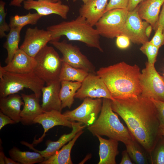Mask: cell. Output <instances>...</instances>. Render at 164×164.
<instances>
[{"label": "cell", "mask_w": 164, "mask_h": 164, "mask_svg": "<svg viewBox=\"0 0 164 164\" xmlns=\"http://www.w3.org/2000/svg\"><path fill=\"white\" fill-rule=\"evenodd\" d=\"M159 48L157 47L149 41L142 44L140 48V50L145 54L148 58V63L154 65L156 61Z\"/></svg>", "instance_id": "1f68e13d"}, {"label": "cell", "mask_w": 164, "mask_h": 164, "mask_svg": "<svg viewBox=\"0 0 164 164\" xmlns=\"http://www.w3.org/2000/svg\"><path fill=\"white\" fill-rule=\"evenodd\" d=\"M152 27L151 25L149 24L147 26L145 30V33L147 37L149 38L151 35L152 30Z\"/></svg>", "instance_id": "ee69618b"}, {"label": "cell", "mask_w": 164, "mask_h": 164, "mask_svg": "<svg viewBox=\"0 0 164 164\" xmlns=\"http://www.w3.org/2000/svg\"><path fill=\"white\" fill-rule=\"evenodd\" d=\"M23 28L12 27L6 35V40L3 46L7 51V56L5 63H9L12 60L15 54L19 49V44L20 40V34Z\"/></svg>", "instance_id": "4316f807"}, {"label": "cell", "mask_w": 164, "mask_h": 164, "mask_svg": "<svg viewBox=\"0 0 164 164\" xmlns=\"http://www.w3.org/2000/svg\"><path fill=\"white\" fill-rule=\"evenodd\" d=\"M158 25L161 26L164 30V3L162 5V9L159 15L158 19L154 29L155 30L156 27Z\"/></svg>", "instance_id": "ab89813d"}, {"label": "cell", "mask_w": 164, "mask_h": 164, "mask_svg": "<svg viewBox=\"0 0 164 164\" xmlns=\"http://www.w3.org/2000/svg\"><path fill=\"white\" fill-rule=\"evenodd\" d=\"M84 132L83 130L78 132L67 144L40 164H72L70 157L71 149L76 140Z\"/></svg>", "instance_id": "cb8c5ba5"}, {"label": "cell", "mask_w": 164, "mask_h": 164, "mask_svg": "<svg viewBox=\"0 0 164 164\" xmlns=\"http://www.w3.org/2000/svg\"><path fill=\"white\" fill-rule=\"evenodd\" d=\"M157 110L161 125H164V101L150 98Z\"/></svg>", "instance_id": "d590c367"}, {"label": "cell", "mask_w": 164, "mask_h": 164, "mask_svg": "<svg viewBox=\"0 0 164 164\" xmlns=\"http://www.w3.org/2000/svg\"><path fill=\"white\" fill-rule=\"evenodd\" d=\"M160 131L161 135L164 136V125H161Z\"/></svg>", "instance_id": "bcb514c9"}, {"label": "cell", "mask_w": 164, "mask_h": 164, "mask_svg": "<svg viewBox=\"0 0 164 164\" xmlns=\"http://www.w3.org/2000/svg\"><path fill=\"white\" fill-rule=\"evenodd\" d=\"M87 97L114 99L103 80L96 73H89L75 96V98L80 100Z\"/></svg>", "instance_id": "8fae6325"}, {"label": "cell", "mask_w": 164, "mask_h": 164, "mask_svg": "<svg viewBox=\"0 0 164 164\" xmlns=\"http://www.w3.org/2000/svg\"><path fill=\"white\" fill-rule=\"evenodd\" d=\"M164 3V0H144L137 7L142 19L150 24L154 29L158 19L161 7Z\"/></svg>", "instance_id": "7402d4cb"}, {"label": "cell", "mask_w": 164, "mask_h": 164, "mask_svg": "<svg viewBox=\"0 0 164 164\" xmlns=\"http://www.w3.org/2000/svg\"><path fill=\"white\" fill-rule=\"evenodd\" d=\"M116 43L117 47L121 49L128 48L130 45V39L127 36L121 34L117 37Z\"/></svg>", "instance_id": "8d00e7d4"}, {"label": "cell", "mask_w": 164, "mask_h": 164, "mask_svg": "<svg viewBox=\"0 0 164 164\" xmlns=\"http://www.w3.org/2000/svg\"><path fill=\"white\" fill-rule=\"evenodd\" d=\"M87 129L94 136H105L125 145L133 138L128 128L121 123L118 115L112 110L111 100L104 98L100 114Z\"/></svg>", "instance_id": "277c9868"}, {"label": "cell", "mask_w": 164, "mask_h": 164, "mask_svg": "<svg viewBox=\"0 0 164 164\" xmlns=\"http://www.w3.org/2000/svg\"><path fill=\"white\" fill-rule=\"evenodd\" d=\"M59 93L62 109L70 108L73 104L75 96L81 87L82 83L77 81H62Z\"/></svg>", "instance_id": "d4e9b609"}, {"label": "cell", "mask_w": 164, "mask_h": 164, "mask_svg": "<svg viewBox=\"0 0 164 164\" xmlns=\"http://www.w3.org/2000/svg\"><path fill=\"white\" fill-rule=\"evenodd\" d=\"M128 11L117 9L105 12L95 24L100 36L113 39L121 34Z\"/></svg>", "instance_id": "52a82bcc"}, {"label": "cell", "mask_w": 164, "mask_h": 164, "mask_svg": "<svg viewBox=\"0 0 164 164\" xmlns=\"http://www.w3.org/2000/svg\"><path fill=\"white\" fill-rule=\"evenodd\" d=\"M24 104L20 114V122L24 125L33 124V121L38 115L44 112L39 104V98L34 93L21 94Z\"/></svg>", "instance_id": "ac0fdd59"}, {"label": "cell", "mask_w": 164, "mask_h": 164, "mask_svg": "<svg viewBox=\"0 0 164 164\" xmlns=\"http://www.w3.org/2000/svg\"><path fill=\"white\" fill-rule=\"evenodd\" d=\"M42 16L38 13L29 12L26 15H15L11 16L10 19L9 25L11 28L19 27L23 28L28 25H35Z\"/></svg>", "instance_id": "f546056e"}, {"label": "cell", "mask_w": 164, "mask_h": 164, "mask_svg": "<svg viewBox=\"0 0 164 164\" xmlns=\"http://www.w3.org/2000/svg\"><path fill=\"white\" fill-rule=\"evenodd\" d=\"M155 33L149 41L155 46L160 48L164 45V30L160 25L157 26Z\"/></svg>", "instance_id": "836d02e7"}, {"label": "cell", "mask_w": 164, "mask_h": 164, "mask_svg": "<svg viewBox=\"0 0 164 164\" xmlns=\"http://www.w3.org/2000/svg\"><path fill=\"white\" fill-rule=\"evenodd\" d=\"M5 3L2 0L0 1V38H2L6 36L5 32L9 31L10 27L6 22L7 13L5 10Z\"/></svg>", "instance_id": "d6a6232c"}, {"label": "cell", "mask_w": 164, "mask_h": 164, "mask_svg": "<svg viewBox=\"0 0 164 164\" xmlns=\"http://www.w3.org/2000/svg\"><path fill=\"white\" fill-rule=\"evenodd\" d=\"M36 64L33 72L46 85L59 80L63 61L52 46L47 45L34 57Z\"/></svg>", "instance_id": "8992f818"}, {"label": "cell", "mask_w": 164, "mask_h": 164, "mask_svg": "<svg viewBox=\"0 0 164 164\" xmlns=\"http://www.w3.org/2000/svg\"><path fill=\"white\" fill-rule=\"evenodd\" d=\"M93 27L85 18L79 15L75 19L50 26L47 30L51 34V41H59L61 36H65L69 41H80L89 47L96 48L103 52L100 35Z\"/></svg>", "instance_id": "3957f363"}, {"label": "cell", "mask_w": 164, "mask_h": 164, "mask_svg": "<svg viewBox=\"0 0 164 164\" xmlns=\"http://www.w3.org/2000/svg\"><path fill=\"white\" fill-rule=\"evenodd\" d=\"M96 73L103 80L112 97L123 99L141 94V72L137 65L124 62L100 68Z\"/></svg>", "instance_id": "7a4b0ae2"}, {"label": "cell", "mask_w": 164, "mask_h": 164, "mask_svg": "<svg viewBox=\"0 0 164 164\" xmlns=\"http://www.w3.org/2000/svg\"><path fill=\"white\" fill-rule=\"evenodd\" d=\"M26 0H11L9 5L10 6L17 7L22 6V4L23 2ZM53 1L57 2L60 0H52Z\"/></svg>", "instance_id": "b9f144b4"}, {"label": "cell", "mask_w": 164, "mask_h": 164, "mask_svg": "<svg viewBox=\"0 0 164 164\" xmlns=\"http://www.w3.org/2000/svg\"><path fill=\"white\" fill-rule=\"evenodd\" d=\"M111 104L112 110L124 121L133 137L150 155L162 136L158 112L150 98L140 94L111 100Z\"/></svg>", "instance_id": "6da1fadb"}, {"label": "cell", "mask_w": 164, "mask_h": 164, "mask_svg": "<svg viewBox=\"0 0 164 164\" xmlns=\"http://www.w3.org/2000/svg\"><path fill=\"white\" fill-rule=\"evenodd\" d=\"M16 123L15 121L10 117L0 111V130L5 125L8 124Z\"/></svg>", "instance_id": "74e56055"}, {"label": "cell", "mask_w": 164, "mask_h": 164, "mask_svg": "<svg viewBox=\"0 0 164 164\" xmlns=\"http://www.w3.org/2000/svg\"><path fill=\"white\" fill-rule=\"evenodd\" d=\"M50 43L59 50L62 55L63 62L71 66L84 70L88 73H96L95 67L77 46L68 43L67 40L50 41Z\"/></svg>", "instance_id": "9c48e42d"}, {"label": "cell", "mask_w": 164, "mask_h": 164, "mask_svg": "<svg viewBox=\"0 0 164 164\" xmlns=\"http://www.w3.org/2000/svg\"><path fill=\"white\" fill-rule=\"evenodd\" d=\"M77 0H72L73 1V2H75ZM81 0L83 2L84 4L86 3L89 0Z\"/></svg>", "instance_id": "7dc6e473"}, {"label": "cell", "mask_w": 164, "mask_h": 164, "mask_svg": "<svg viewBox=\"0 0 164 164\" xmlns=\"http://www.w3.org/2000/svg\"><path fill=\"white\" fill-rule=\"evenodd\" d=\"M60 87V81L58 80L42 88V100L41 105L44 112L53 110L61 111L62 109L59 96Z\"/></svg>", "instance_id": "d6986e66"}, {"label": "cell", "mask_w": 164, "mask_h": 164, "mask_svg": "<svg viewBox=\"0 0 164 164\" xmlns=\"http://www.w3.org/2000/svg\"><path fill=\"white\" fill-rule=\"evenodd\" d=\"M8 153L11 159L19 164H40L45 160V158L38 152L22 151L15 146H13L10 149Z\"/></svg>", "instance_id": "484cf974"}, {"label": "cell", "mask_w": 164, "mask_h": 164, "mask_svg": "<svg viewBox=\"0 0 164 164\" xmlns=\"http://www.w3.org/2000/svg\"><path fill=\"white\" fill-rule=\"evenodd\" d=\"M163 75H164V74H163Z\"/></svg>", "instance_id": "c3c4849f"}, {"label": "cell", "mask_w": 164, "mask_h": 164, "mask_svg": "<svg viewBox=\"0 0 164 164\" xmlns=\"http://www.w3.org/2000/svg\"><path fill=\"white\" fill-rule=\"evenodd\" d=\"M5 155L3 152L1 150L0 152V164H5Z\"/></svg>", "instance_id": "f6af8a7d"}, {"label": "cell", "mask_w": 164, "mask_h": 164, "mask_svg": "<svg viewBox=\"0 0 164 164\" xmlns=\"http://www.w3.org/2000/svg\"><path fill=\"white\" fill-rule=\"evenodd\" d=\"M45 82L32 72L25 73H11L0 66V97L16 94L24 88L31 90L38 97Z\"/></svg>", "instance_id": "5b68a950"}, {"label": "cell", "mask_w": 164, "mask_h": 164, "mask_svg": "<svg viewBox=\"0 0 164 164\" xmlns=\"http://www.w3.org/2000/svg\"><path fill=\"white\" fill-rule=\"evenodd\" d=\"M22 3L25 9H34L42 16L54 14L64 19H67L70 9L60 0L55 2L52 0H26Z\"/></svg>", "instance_id": "5bb4252c"}, {"label": "cell", "mask_w": 164, "mask_h": 164, "mask_svg": "<svg viewBox=\"0 0 164 164\" xmlns=\"http://www.w3.org/2000/svg\"><path fill=\"white\" fill-rule=\"evenodd\" d=\"M82 123L73 121L72 123V130L69 133L62 135L59 139L55 141L50 140L46 141V145L47 147L44 150L39 151L35 149L33 145L22 141L21 144L29 147L35 152H38L45 158V160L49 158L61 149L66 143L72 140L76 134L80 131L83 130L86 126L82 125Z\"/></svg>", "instance_id": "9a60e30c"}, {"label": "cell", "mask_w": 164, "mask_h": 164, "mask_svg": "<svg viewBox=\"0 0 164 164\" xmlns=\"http://www.w3.org/2000/svg\"><path fill=\"white\" fill-rule=\"evenodd\" d=\"M21 95L12 94L0 97V111L18 123L20 121L21 106L24 103Z\"/></svg>", "instance_id": "44dd1931"}, {"label": "cell", "mask_w": 164, "mask_h": 164, "mask_svg": "<svg viewBox=\"0 0 164 164\" xmlns=\"http://www.w3.org/2000/svg\"><path fill=\"white\" fill-rule=\"evenodd\" d=\"M125 145L126 150L135 163L137 164L149 163L147 155L141 148L140 144L133 137L131 141Z\"/></svg>", "instance_id": "f1b7e54d"}, {"label": "cell", "mask_w": 164, "mask_h": 164, "mask_svg": "<svg viewBox=\"0 0 164 164\" xmlns=\"http://www.w3.org/2000/svg\"><path fill=\"white\" fill-rule=\"evenodd\" d=\"M36 64L34 57L30 56L19 48L12 60L2 68L4 70L10 72L25 73L33 72Z\"/></svg>", "instance_id": "e0dca14e"}, {"label": "cell", "mask_w": 164, "mask_h": 164, "mask_svg": "<svg viewBox=\"0 0 164 164\" xmlns=\"http://www.w3.org/2000/svg\"><path fill=\"white\" fill-rule=\"evenodd\" d=\"M51 40V34L47 30L39 29L37 27H29L26 30L24 40L19 48L34 57Z\"/></svg>", "instance_id": "4fadbf2b"}, {"label": "cell", "mask_w": 164, "mask_h": 164, "mask_svg": "<svg viewBox=\"0 0 164 164\" xmlns=\"http://www.w3.org/2000/svg\"><path fill=\"white\" fill-rule=\"evenodd\" d=\"M73 122L68 120L61 111L53 110L45 112L37 116L33 121V124L41 125L43 129L44 133L38 140L34 139L32 144H37L41 142L46 136V133L54 126L61 125L72 128Z\"/></svg>", "instance_id": "2e32d148"}, {"label": "cell", "mask_w": 164, "mask_h": 164, "mask_svg": "<svg viewBox=\"0 0 164 164\" xmlns=\"http://www.w3.org/2000/svg\"><path fill=\"white\" fill-rule=\"evenodd\" d=\"M108 0H89L79 9V15L93 26L105 13Z\"/></svg>", "instance_id": "ffe728a7"}, {"label": "cell", "mask_w": 164, "mask_h": 164, "mask_svg": "<svg viewBox=\"0 0 164 164\" xmlns=\"http://www.w3.org/2000/svg\"><path fill=\"white\" fill-rule=\"evenodd\" d=\"M140 83L142 95L164 101V78L157 71L154 65L146 63L141 72Z\"/></svg>", "instance_id": "ba28073f"}, {"label": "cell", "mask_w": 164, "mask_h": 164, "mask_svg": "<svg viewBox=\"0 0 164 164\" xmlns=\"http://www.w3.org/2000/svg\"><path fill=\"white\" fill-rule=\"evenodd\" d=\"M149 24L146 21L142 20L136 7L128 11L121 34L128 37L134 43L142 44L149 41L145 30Z\"/></svg>", "instance_id": "7c38bea8"}, {"label": "cell", "mask_w": 164, "mask_h": 164, "mask_svg": "<svg viewBox=\"0 0 164 164\" xmlns=\"http://www.w3.org/2000/svg\"><path fill=\"white\" fill-rule=\"evenodd\" d=\"M122 157L120 163V164H134L132 162L127 150L123 151L122 153Z\"/></svg>", "instance_id": "f35d334b"}, {"label": "cell", "mask_w": 164, "mask_h": 164, "mask_svg": "<svg viewBox=\"0 0 164 164\" xmlns=\"http://www.w3.org/2000/svg\"><path fill=\"white\" fill-rule=\"evenodd\" d=\"M89 73L84 70L73 67L63 62L59 80L60 82L64 80L82 83Z\"/></svg>", "instance_id": "83f0119b"}, {"label": "cell", "mask_w": 164, "mask_h": 164, "mask_svg": "<svg viewBox=\"0 0 164 164\" xmlns=\"http://www.w3.org/2000/svg\"><path fill=\"white\" fill-rule=\"evenodd\" d=\"M129 0H109L106 6L105 12L114 9H127Z\"/></svg>", "instance_id": "e575fe53"}, {"label": "cell", "mask_w": 164, "mask_h": 164, "mask_svg": "<svg viewBox=\"0 0 164 164\" xmlns=\"http://www.w3.org/2000/svg\"><path fill=\"white\" fill-rule=\"evenodd\" d=\"M102 101L101 98H86L77 108L72 111H67L63 114L70 121H77L89 126L98 118L101 110Z\"/></svg>", "instance_id": "30bf717a"}, {"label": "cell", "mask_w": 164, "mask_h": 164, "mask_svg": "<svg viewBox=\"0 0 164 164\" xmlns=\"http://www.w3.org/2000/svg\"><path fill=\"white\" fill-rule=\"evenodd\" d=\"M144 0H129L127 8L128 11H131L135 9L138 5Z\"/></svg>", "instance_id": "60d3db41"}, {"label": "cell", "mask_w": 164, "mask_h": 164, "mask_svg": "<svg viewBox=\"0 0 164 164\" xmlns=\"http://www.w3.org/2000/svg\"><path fill=\"white\" fill-rule=\"evenodd\" d=\"M5 163V164H19V163L18 162H17L12 159L10 158H9L6 156H5L4 159Z\"/></svg>", "instance_id": "7bdbcfd3"}, {"label": "cell", "mask_w": 164, "mask_h": 164, "mask_svg": "<svg viewBox=\"0 0 164 164\" xmlns=\"http://www.w3.org/2000/svg\"><path fill=\"white\" fill-rule=\"evenodd\" d=\"M151 164H164V136L159 139L150 155Z\"/></svg>", "instance_id": "4dcf8cb0"}, {"label": "cell", "mask_w": 164, "mask_h": 164, "mask_svg": "<svg viewBox=\"0 0 164 164\" xmlns=\"http://www.w3.org/2000/svg\"><path fill=\"white\" fill-rule=\"evenodd\" d=\"M99 142V161L98 164H116V157L119 152L118 141L109 138L108 139L97 135Z\"/></svg>", "instance_id": "603a6c76"}]
</instances>
